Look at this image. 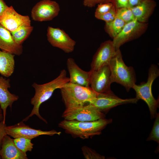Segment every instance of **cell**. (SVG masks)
Instances as JSON below:
<instances>
[{
    "mask_svg": "<svg viewBox=\"0 0 159 159\" xmlns=\"http://www.w3.org/2000/svg\"><path fill=\"white\" fill-rule=\"evenodd\" d=\"M62 117L67 120L91 121L105 118V115L95 107L88 103L77 107L65 109Z\"/></svg>",
    "mask_w": 159,
    "mask_h": 159,
    "instance_id": "cell-6",
    "label": "cell"
},
{
    "mask_svg": "<svg viewBox=\"0 0 159 159\" xmlns=\"http://www.w3.org/2000/svg\"><path fill=\"white\" fill-rule=\"evenodd\" d=\"M32 139L23 138H14V143L16 146L25 154L28 151H31L34 144L31 142Z\"/></svg>",
    "mask_w": 159,
    "mask_h": 159,
    "instance_id": "cell-23",
    "label": "cell"
},
{
    "mask_svg": "<svg viewBox=\"0 0 159 159\" xmlns=\"http://www.w3.org/2000/svg\"><path fill=\"white\" fill-rule=\"evenodd\" d=\"M139 100L135 98L122 99L113 92L98 94L96 97L90 101L91 104L103 112L116 106L127 104L136 103Z\"/></svg>",
    "mask_w": 159,
    "mask_h": 159,
    "instance_id": "cell-12",
    "label": "cell"
},
{
    "mask_svg": "<svg viewBox=\"0 0 159 159\" xmlns=\"http://www.w3.org/2000/svg\"><path fill=\"white\" fill-rule=\"evenodd\" d=\"M10 80L0 77V106L2 111L4 123H6V110L9 107L11 109L13 103L19 99L18 96L10 93L8 88L10 87Z\"/></svg>",
    "mask_w": 159,
    "mask_h": 159,
    "instance_id": "cell-16",
    "label": "cell"
},
{
    "mask_svg": "<svg viewBox=\"0 0 159 159\" xmlns=\"http://www.w3.org/2000/svg\"><path fill=\"white\" fill-rule=\"evenodd\" d=\"M60 10L59 4L56 1L43 0L38 2L32 8L31 16L35 21H50L58 15Z\"/></svg>",
    "mask_w": 159,
    "mask_h": 159,
    "instance_id": "cell-11",
    "label": "cell"
},
{
    "mask_svg": "<svg viewBox=\"0 0 159 159\" xmlns=\"http://www.w3.org/2000/svg\"><path fill=\"white\" fill-rule=\"evenodd\" d=\"M159 75V69L158 66L152 64L148 70L147 82H143L139 85L135 84L132 88L136 92V98L138 100H143L147 104L151 119L155 117L159 104V100L155 99L153 95L152 86L154 80Z\"/></svg>",
    "mask_w": 159,
    "mask_h": 159,
    "instance_id": "cell-5",
    "label": "cell"
},
{
    "mask_svg": "<svg viewBox=\"0 0 159 159\" xmlns=\"http://www.w3.org/2000/svg\"><path fill=\"white\" fill-rule=\"evenodd\" d=\"M143 0H129L130 8L138 4Z\"/></svg>",
    "mask_w": 159,
    "mask_h": 159,
    "instance_id": "cell-33",
    "label": "cell"
},
{
    "mask_svg": "<svg viewBox=\"0 0 159 159\" xmlns=\"http://www.w3.org/2000/svg\"><path fill=\"white\" fill-rule=\"evenodd\" d=\"M111 2L117 9L122 7H130L129 0H112Z\"/></svg>",
    "mask_w": 159,
    "mask_h": 159,
    "instance_id": "cell-30",
    "label": "cell"
},
{
    "mask_svg": "<svg viewBox=\"0 0 159 159\" xmlns=\"http://www.w3.org/2000/svg\"><path fill=\"white\" fill-rule=\"evenodd\" d=\"M8 7L4 0H0V16Z\"/></svg>",
    "mask_w": 159,
    "mask_h": 159,
    "instance_id": "cell-32",
    "label": "cell"
},
{
    "mask_svg": "<svg viewBox=\"0 0 159 159\" xmlns=\"http://www.w3.org/2000/svg\"><path fill=\"white\" fill-rule=\"evenodd\" d=\"M3 116L2 111L1 109L0 108V122L3 120Z\"/></svg>",
    "mask_w": 159,
    "mask_h": 159,
    "instance_id": "cell-34",
    "label": "cell"
},
{
    "mask_svg": "<svg viewBox=\"0 0 159 159\" xmlns=\"http://www.w3.org/2000/svg\"><path fill=\"white\" fill-rule=\"evenodd\" d=\"M117 9L114 6L109 11L103 14L95 13V16L97 19L108 22L113 20L116 17Z\"/></svg>",
    "mask_w": 159,
    "mask_h": 159,
    "instance_id": "cell-27",
    "label": "cell"
},
{
    "mask_svg": "<svg viewBox=\"0 0 159 159\" xmlns=\"http://www.w3.org/2000/svg\"><path fill=\"white\" fill-rule=\"evenodd\" d=\"M60 89L65 109L83 106L95 98L98 94L90 87L69 82Z\"/></svg>",
    "mask_w": 159,
    "mask_h": 159,
    "instance_id": "cell-3",
    "label": "cell"
},
{
    "mask_svg": "<svg viewBox=\"0 0 159 159\" xmlns=\"http://www.w3.org/2000/svg\"><path fill=\"white\" fill-rule=\"evenodd\" d=\"M156 5V2L153 0H143L130 8L135 19L145 23L153 13Z\"/></svg>",
    "mask_w": 159,
    "mask_h": 159,
    "instance_id": "cell-19",
    "label": "cell"
},
{
    "mask_svg": "<svg viewBox=\"0 0 159 159\" xmlns=\"http://www.w3.org/2000/svg\"><path fill=\"white\" fill-rule=\"evenodd\" d=\"M90 71V85L94 91L97 94L112 92L110 88L112 82L109 64L105 65L97 70Z\"/></svg>",
    "mask_w": 159,
    "mask_h": 159,
    "instance_id": "cell-8",
    "label": "cell"
},
{
    "mask_svg": "<svg viewBox=\"0 0 159 159\" xmlns=\"http://www.w3.org/2000/svg\"><path fill=\"white\" fill-rule=\"evenodd\" d=\"M14 54L0 50V74L8 77L13 73L14 68Z\"/></svg>",
    "mask_w": 159,
    "mask_h": 159,
    "instance_id": "cell-20",
    "label": "cell"
},
{
    "mask_svg": "<svg viewBox=\"0 0 159 159\" xmlns=\"http://www.w3.org/2000/svg\"><path fill=\"white\" fill-rule=\"evenodd\" d=\"M116 17L126 23L135 19L130 7H124L117 9Z\"/></svg>",
    "mask_w": 159,
    "mask_h": 159,
    "instance_id": "cell-24",
    "label": "cell"
},
{
    "mask_svg": "<svg viewBox=\"0 0 159 159\" xmlns=\"http://www.w3.org/2000/svg\"><path fill=\"white\" fill-rule=\"evenodd\" d=\"M69 81V78L67 76V72L63 69L61 71L57 77L48 82L41 85L34 83L32 86L35 89V94L31 101L33 107L30 114L22 121H26L30 117L35 115L39 119L47 123V120L39 113L40 105L51 97L55 90L62 88Z\"/></svg>",
    "mask_w": 159,
    "mask_h": 159,
    "instance_id": "cell-1",
    "label": "cell"
},
{
    "mask_svg": "<svg viewBox=\"0 0 159 159\" xmlns=\"http://www.w3.org/2000/svg\"><path fill=\"white\" fill-rule=\"evenodd\" d=\"M116 51L112 41L108 40L102 43L93 57L90 65V70H97L108 64Z\"/></svg>",
    "mask_w": 159,
    "mask_h": 159,
    "instance_id": "cell-14",
    "label": "cell"
},
{
    "mask_svg": "<svg viewBox=\"0 0 159 159\" xmlns=\"http://www.w3.org/2000/svg\"><path fill=\"white\" fill-rule=\"evenodd\" d=\"M67 66L70 77L69 82L81 85L90 87L91 71L87 72L81 69L74 59L69 58Z\"/></svg>",
    "mask_w": 159,
    "mask_h": 159,
    "instance_id": "cell-15",
    "label": "cell"
},
{
    "mask_svg": "<svg viewBox=\"0 0 159 159\" xmlns=\"http://www.w3.org/2000/svg\"><path fill=\"white\" fill-rule=\"evenodd\" d=\"M47 36L48 42L53 47L59 48L67 53L74 50L76 42L63 30L49 26Z\"/></svg>",
    "mask_w": 159,
    "mask_h": 159,
    "instance_id": "cell-10",
    "label": "cell"
},
{
    "mask_svg": "<svg viewBox=\"0 0 159 159\" xmlns=\"http://www.w3.org/2000/svg\"><path fill=\"white\" fill-rule=\"evenodd\" d=\"M0 159H1V156L0 155Z\"/></svg>",
    "mask_w": 159,
    "mask_h": 159,
    "instance_id": "cell-35",
    "label": "cell"
},
{
    "mask_svg": "<svg viewBox=\"0 0 159 159\" xmlns=\"http://www.w3.org/2000/svg\"><path fill=\"white\" fill-rule=\"evenodd\" d=\"M0 24L12 32L22 26H30L31 20L28 16L19 14L11 6H8L0 16Z\"/></svg>",
    "mask_w": 159,
    "mask_h": 159,
    "instance_id": "cell-13",
    "label": "cell"
},
{
    "mask_svg": "<svg viewBox=\"0 0 159 159\" xmlns=\"http://www.w3.org/2000/svg\"><path fill=\"white\" fill-rule=\"evenodd\" d=\"M7 135L14 138H23L32 139L41 135L53 136L55 135H60L61 132L54 130L44 131L31 128L21 121L14 125L5 127Z\"/></svg>",
    "mask_w": 159,
    "mask_h": 159,
    "instance_id": "cell-9",
    "label": "cell"
},
{
    "mask_svg": "<svg viewBox=\"0 0 159 159\" xmlns=\"http://www.w3.org/2000/svg\"><path fill=\"white\" fill-rule=\"evenodd\" d=\"M6 126V123H4L3 120L0 122V149L1 148L4 137L7 135L5 130Z\"/></svg>",
    "mask_w": 159,
    "mask_h": 159,
    "instance_id": "cell-31",
    "label": "cell"
},
{
    "mask_svg": "<svg viewBox=\"0 0 159 159\" xmlns=\"http://www.w3.org/2000/svg\"><path fill=\"white\" fill-rule=\"evenodd\" d=\"M126 23L116 17L112 21L105 23L104 29L106 32L113 39L121 31Z\"/></svg>",
    "mask_w": 159,
    "mask_h": 159,
    "instance_id": "cell-21",
    "label": "cell"
},
{
    "mask_svg": "<svg viewBox=\"0 0 159 159\" xmlns=\"http://www.w3.org/2000/svg\"><path fill=\"white\" fill-rule=\"evenodd\" d=\"M154 124L151 132L146 140H153L159 143V113H157Z\"/></svg>",
    "mask_w": 159,
    "mask_h": 159,
    "instance_id": "cell-25",
    "label": "cell"
},
{
    "mask_svg": "<svg viewBox=\"0 0 159 159\" xmlns=\"http://www.w3.org/2000/svg\"><path fill=\"white\" fill-rule=\"evenodd\" d=\"M0 49L17 55L21 54L23 51L22 45L17 44L10 32L0 24Z\"/></svg>",
    "mask_w": 159,
    "mask_h": 159,
    "instance_id": "cell-18",
    "label": "cell"
},
{
    "mask_svg": "<svg viewBox=\"0 0 159 159\" xmlns=\"http://www.w3.org/2000/svg\"><path fill=\"white\" fill-rule=\"evenodd\" d=\"M0 155L2 159H27V155L15 144L13 139L6 135L4 137L0 149Z\"/></svg>",
    "mask_w": 159,
    "mask_h": 159,
    "instance_id": "cell-17",
    "label": "cell"
},
{
    "mask_svg": "<svg viewBox=\"0 0 159 159\" xmlns=\"http://www.w3.org/2000/svg\"><path fill=\"white\" fill-rule=\"evenodd\" d=\"M108 64L112 83L115 82L121 85L128 92L135 84V74L132 67L127 66L124 62L120 49L117 50Z\"/></svg>",
    "mask_w": 159,
    "mask_h": 159,
    "instance_id": "cell-4",
    "label": "cell"
},
{
    "mask_svg": "<svg viewBox=\"0 0 159 159\" xmlns=\"http://www.w3.org/2000/svg\"><path fill=\"white\" fill-rule=\"evenodd\" d=\"M33 29V27L31 25L24 26L10 32L15 42L19 45H21L30 34Z\"/></svg>",
    "mask_w": 159,
    "mask_h": 159,
    "instance_id": "cell-22",
    "label": "cell"
},
{
    "mask_svg": "<svg viewBox=\"0 0 159 159\" xmlns=\"http://www.w3.org/2000/svg\"><path fill=\"white\" fill-rule=\"evenodd\" d=\"M112 0H84L83 4L85 6L92 7L97 4L111 2Z\"/></svg>",
    "mask_w": 159,
    "mask_h": 159,
    "instance_id": "cell-29",
    "label": "cell"
},
{
    "mask_svg": "<svg viewBox=\"0 0 159 159\" xmlns=\"http://www.w3.org/2000/svg\"><path fill=\"white\" fill-rule=\"evenodd\" d=\"M84 158L86 159H104V156L100 155L96 151L86 146H83L81 148Z\"/></svg>",
    "mask_w": 159,
    "mask_h": 159,
    "instance_id": "cell-26",
    "label": "cell"
},
{
    "mask_svg": "<svg viewBox=\"0 0 159 159\" xmlns=\"http://www.w3.org/2000/svg\"><path fill=\"white\" fill-rule=\"evenodd\" d=\"M112 122L111 119L105 118L91 121L64 119L58 124V126L74 138L85 139L100 135L101 131Z\"/></svg>",
    "mask_w": 159,
    "mask_h": 159,
    "instance_id": "cell-2",
    "label": "cell"
},
{
    "mask_svg": "<svg viewBox=\"0 0 159 159\" xmlns=\"http://www.w3.org/2000/svg\"><path fill=\"white\" fill-rule=\"evenodd\" d=\"M148 27V24L135 19L126 23L122 29L112 41L116 50L125 43L137 39L143 34Z\"/></svg>",
    "mask_w": 159,
    "mask_h": 159,
    "instance_id": "cell-7",
    "label": "cell"
},
{
    "mask_svg": "<svg viewBox=\"0 0 159 159\" xmlns=\"http://www.w3.org/2000/svg\"><path fill=\"white\" fill-rule=\"evenodd\" d=\"M114 6L111 2L98 4L95 13L103 14L110 11Z\"/></svg>",
    "mask_w": 159,
    "mask_h": 159,
    "instance_id": "cell-28",
    "label": "cell"
}]
</instances>
